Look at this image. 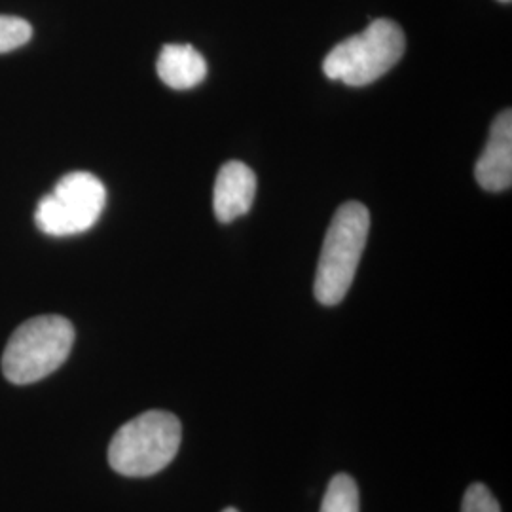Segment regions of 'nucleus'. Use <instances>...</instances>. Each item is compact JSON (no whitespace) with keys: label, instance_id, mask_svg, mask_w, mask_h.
Here are the masks:
<instances>
[{"label":"nucleus","instance_id":"1","mask_svg":"<svg viewBox=\"0 0 512 512\" xmlns=\"http://www.w3.org/2000/svg\"><path fill=\"white\" fill-rule=\"evenodd\" d=\"M370 232V213L363 203L338 207L330 220L317 264L313 293L323 306L340 304L355 279Z\"/></svg>","mask_w":512,"mask_h":512},{"label":"nucleus","instance_id":"2","mask_svg":"<svg viewBox=\"0 0 512 512\" xmlns=\"http://www.w3.org/2000/svg\"><path fill=\"white\" fill-rule=\"evenodd\" d=\"M183 439L181 421L164 410H148L122 425L110 440L109 463L118 475L145 478L164 471Z\"/></svg>","mask_w":512,"mask_h":512},{"label":"nucleus","instance_id":"3","mask_svg":"<svg viewBox=\"0 0 512 512\" xmlns=\"http://www.w3.org/2000/svg\"><path fill=\"white\" fill-rule=\"evenodd\" d=\"M73 344L74 327L69 319L38 315L10 336L2 353V372L12 384H35L67 361Z\"/></svg>","mask_w":512,"mask_h":512},{"label":"nucleus","instance_id":"4","mask_svg":"<svg viewBox=\"0 0 512 512\" xmlns=\"http://www.w3.org/2000/svg\"><path fill=\"white\" fill-rule=\"evenodd\" d=\"M406 38L391 19H376L363 33L346 38L330 50L323 71L330 80L366 86L389 73L403 59Z\"/></svg>","mask_w":512,"mask_h":512},{"label":"nucleus","instance_id":"5","mask_svg":"<svg viewBox=\"0 0 512 512\" xmlns=\"http://www.w3.org/2000/svg\"><path fill=\"white\" fill-rule=\"evenodd\" d=\"M105 203V184L88 171H73L61 177L54 190L38 202L35 222L46 236H76L95 226Z\"/></svg>","mask_w":512,"mask_h":512},{"label":"nucleus","instance_id":"6","mask_svg":"<svg viewBox=\"0 0 512 512\" xmlns=\"http://www.w3.org/2000/svg\"><path fill=\"white\" fill-rule=\"evenodd\" d=\"M478 184L488 192L509 190L512 184V114L503 110L490 129L488 143L475 167Z\"/></svg>","mask_w":512,"mask_h":512},{"label":"nucleus","instance_id":"7","mask_svg":"<svg viewBox=\"0 0 512 512\" xmlns=\"http://www.w3.org/2000/svg\"><path fill=\"white\" fill-rule=\"evenodd\" d=\"M255 196L256 175L249 165L232 160L220 167L213 190V209L220 222H232L249 213Z\"/></svg>","mask_w":512,"mask_h":512},{"label":"nucleus","instance_id":"8","mask_svg":"<svg viewBox=\"0 0 512 512\" xmlns=\"http://www.w3.org/2000/svg\"><path fill=\"white\" fill-rule=\"evenodd\" d=\"M158 76L173 90H190L207 74L203 55L190 44H165L156 63Z\"/></svg>","mask_w":512,"mask_h":512},{"label":"nucleus","instance_id":"9","mask_svg":"<svg viewBox=\"0 0 512 512\" xmlns=\"http://www.w3.org/2000/svg\"><path fill=\"white\" fill-rule=\"evenodd\" d=\"M321 512H359V488L349 475H336L321 503Z\"/></svg>","mask_w":512,"mask_h":512},{"label":"nucleus","instance_id":"10","mask_svg":"<svg viewBox=\"0 0 512 512\" xmlns=\"http://www.w3.org/2000/svg\"><path fill=\"white\" fill-rule=\"evenodd\" d=\"M33 37V27L25 19L0 16V54L18 50Z\"/></svg>","mask_w":512,"mask_h":512},{"label":"nucleus","instance_id":"11","mask_svg":"<svg viewBox=\"0 0 512 512\" xmlns=\"http://www.w3.org/2000/svg\"><path fill=\"white\" fill-rule=\"evenodd\" d=\"M461 512H501V509L494 494L484 484L475 482L463 495Z\"/></svg>","mask_w":512,"mask_h":512},{"label":"nucleus","instance_id":"12","mask_svg":"<svg viewBox=\"0 0 512 512\" xmlns=\"http://www.w3.org/2000/svg\"><path fill=\"white\" fill-rule=\"evenodd\" d=\"M222 512H239L238 509H224Z\"/></svg>","mask_w":512,"mask_h":512},{"label":"nucleus","instance_id":"13","mask_svg":"<svg viewBox=\"0 0 512 512\" xmlns=\"http://www.w3.org/2000/svg\"><path fill=\"white\" fill-rule=\"evenodd\" d=\"M499 2H511V0H499Z\"/></svg>","mask_w":512,"mask_h":512}]
</instances>
